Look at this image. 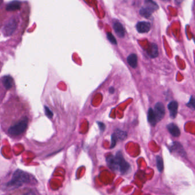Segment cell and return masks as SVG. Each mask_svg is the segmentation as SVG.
Returning a JSON list of instances; mask_svg holds the SVG:
<instances>
[{"label":"cell","mask_w":195,"mask_h":195,"mask_svg":"<svg viewBox=\"0 0 195 195\" xmlns=\"http://www.w3.org/2000/svg\"><path fill=\"white\" fill-rule=\"evenodd\" d=\"M144 4H145L144 7L149 9V11H151L153 13L159 9V6L153 0H145Z\"/></svg>","instance_id":"cell-14"},{"label":"cell","mask_w":195,"mask_h":195,"mask_svg":"<svg viewBox=\"0 0 195 195\" xmlns=\"http://www.w3.org/2000/svg\"><path fill=\"white\" fill-rule=\"evenodd\" d=\"M2 82L5 88L7 90L11 89L13 85V79L9 75L4 77L2 79Z\"/></svg>","instance_id":"cell-12"},{"label":"cell","mask_w":195,"mask_h":195,"mask_svg":"<svg viewBox=\"0 0 195 195\" xmlns=\"http://www.w3.org/2000/svg\"><path fill=\"white\" fill-rule=\"evenodd\" d=\"M162 1H164V2H168V1H170V0H162Z\"/></svg>","instance_id":"cell-28"},{"label":"cell","mask_w":195,"mask_h":195,"mask_svg":"<svg viewBox=\"0 0 195 195\" xmlns=\"http://www.w3.org/2000/svg\"><path fill=\"white\" fill-rule=\"evenodd\" d=\"M113 28L114 31L117 34L119 37L123 38L125 35V30L123 25H122L121 22L116 21L113 23Z\"/></svg>","instance_id":"cell-9"},{"label":"cell","mask_w":195,"mask_h":195,"mask_svg":"<svg viewBox=\"0 0 195 195\" xmlns=\"http://www.w3.org/2000/svg\"><path fill=\"white\" fill-rule=\"evenodd\" d=\"M171 149H172V151L178 152V153H181L182 155H183V153H184L183 152V147L178 142H175V143H174L173 145H172V147H171Z\"/></svg>","instance_id":"cell-16"},{"label":"cell","mask_w":195,"mask_h":195,"mask_svg":"<svg viewBox=\"0 0 195 195\" xmlns=\"http://www.w3.org/2000/svg\"><path fill=\"white\" fill-rule=\"evenodd\" d=\"M179 104L176 101H171L170 103L168 104V109L170 111V116L171 118H175L177 114Z\"/></svg>","instance_id":"cell-7"},{"label":"cell","mask_w":195,"mask_h":195,"mask_svg":"<svg viewBox=\"0 0 195 195\" xmlns=\"http://www.w3.org/2000/svg\"><path fill=\"white\" fill-rule=\"evenodd\" d=\"M187 106L191 109L192 110H195V98L193 96H191L188 103L187 104Z\"/></svg>","instance_id":"cell-21"},{"label":"cell","mask_w":195,"mask_h":195,"mask_svg":"<svg viewBox=\"0 0 195 195\" xmlns=\"http://www.w3.org/2000/svg\"><path fill=\"white\" fill-rule=\"evenodd\" d=\"M152 13L153 12L151 11H149V9L145 7H142V9L140 10V14L146 18H149Z\"/></svg>","instance_id":"cell-17"},{"label":"cell","mask_w":195,"mask_h":195,"mask_svg":"<svg viewBox=\"0 0 195 195\" xmlns=\"http://www.w3.org/2000/svg\"><path fill=\"white\" fill-rule=\"evenodd\" d=\"M168 131L174 137H178L180 135V131L179 128L174 123H170L167 125Z\"/></svg>","instance_id":"cell-10"},{"label":"cell","mask_w":195,"mask_h":195,"mask_svg":"<svg viewBox=\"0 0 195 195\" xmlns=\"http://www.w3.org/2000/svg\"><path fill=\"white\" fill-rule=\"evenodd\" d=\"M18 26L17 18H11L4 25L3 33L5 36H11L13 34Z\"/></svg>","instance_id":"cell-4"},{"label":"cell","mask_w":195,"mask_h":195,"mask_svg":"<svg viewBox=\"0 0 195 195\" xmlns=\"http://www.w3.org/2000/svg\"><path fill=\"white\" fill-rule=\"evenodd\" d=\"M115 134L117 136V139H124L127 136V133L126 132L117 130Z\"/></svg>","instance_id":"cell-19"},{"label":"cell","mask_w":195,"mask_h":195,"mask_svg":"<svg viewBox=\"0 0 195 195\" xmlns=\"http://www.w3.org/2000/svg\"><path fill=\"white\" fill-rule=\"evenodd\" d=\"M109 92L111 94H113V92H115V89H113V87H110Z\"/></svg>","instance_id":"cell-25"},{"label":"cell","mask_w":195,"mask_h":195,"mask_svg":"<svg viewBox=\"0 0 195 195\" xmlns=\"http://www.w3.org/2000/svg\"><path fill=\"white\" fill-rule=\"evenodd\" d=\"M106 162L110 169L119 171L121 174L128 173L130 169V165L125 160L120 151L117 152L115 156L113 155L107 156Z\"/></svg>","instance_id":"cell-1"},{"label":"cell","mask_w":195,"mask_h":195,"mask_svg":"<svg viewBox=\"0 0 195 195\" xmlns=\"http://www.w3.org/2000/svg\"><path fill=\"white\" fill-rule=\"evenodd\" d=\"M29 119L25 117L17 123L11 125L7 129V134L11 137H18L25 132L28 125Z\"/></svg>","instance_id":"cell-3"},{"label":"cell","mask_w":195,"mask_h":195,"mask_svg":"<svg viewBox=\"0 0 195 195\" xmlns=\"http://www.w3.org/2000/svg\"><path fill=\"white\" fill-rule=\"evenodd\" d=\"M98 126H99V127H100V130H101V131H104V129H105V125L103 123H102V122H98Z\"/></svg>","instance_id":"cell-24"},{"label":"cell","mask_w":195,"mask_h":195,"mask_svg":"<svg viewBox=\"0 0 195 195\" xmlns=\"http://www.w3.org/2000/svg\"><path fill=\"white\" fill-rule=\"evenodd\" d=\"M148 121L153 126H155L157 122L154 111L151 108L149 109L148 111Z\"/></svg>","instance_id":"cell-15"},{"label":"cell","mask_w":195,"mask_h":195,"mask_svg":"<svg viewBox=\"0 0 195 195\" xmlns=\"http://www.w3.org/2000/svg\"><path fill=\"white\" fill-rule=\"evenodd\" d=\"M21 2L19 1L14 0L8 3L6 7V10L8 11H16L20 9Z\"/></svg>","instance_id":"cell-8"},{"label":"cell","mask_w":195,"mask_h":195,"mask_svg":"<svg viewBox=\"0 0 195 195\" xmlns=\"http://www.w3.org/2000/svg\"><path fill=\"white\" fill-rule=\"evenodd\" d=\"M31 181L32 178L28 173L21 170H17L14 172L11 180L7 183V185L9 187L17 188Z\"/></svg>","instance_id":"cell-2"},{"label":"cell","mask_w":195,"mask_h":195,"mask_svg":"<svg viewBox=\"0 0 195 195\" xmlns=\"http://www.w3.org/2000/svg\"><path fill=\"white\" fill-rule=\"evenodd\" d=\"M153 111L155 114L157 121L159 122L161 121L163 118L166 113L165 107L163 104L160 102L156 103Z\"/></svg>","instance_id":"cell-5"},{"label":"cell","mask_w":195,"mask_h":195,"mask_svg":"<svg viewBox=\"0 0 195 195\" xmlns=\"http://www.w3.org/2000/svg\"><path fill=\"white\" fill-rule=\"evenodd\" d=\"M35 195V193H34L33 192H28V193H25V195Z\"/></svg>","instance_id":"cell-26"},{"label":"cell","mask_w":195,"mask_h":195,"mask_svg":"<svg viewBox=\"0 0 195 195\" xmlns=\"http://www.w3.org/2000/svg\"><path fill=\"white\" fill-rule=\"evenodd\" d=\"M107 37L109 39V41L113 45H117V39L115 38V37L113 36V34L111 33H107Z\"/></svg>","instance_id":"cell-20"},{"label":"cell","mask_w":195,"mask_h":195,"mask_svg":"<svg viewBox=\"0 0 195 195\" xmlns=\"http://www.w3.org/2000/svg\"><path fill=\"white\" fill-rule=\"evenodd\" d=\"M45 114L46 115V116L49 118H51L53 117V112L50 110V109L48 107H45Z\"/></svg>","instance_id":"cell-23"},{"label":"cell","mask_w":195,"mask_h":195,"mask_svg":"<svg viewBox=\"0 0 195 195\" xmlns=\"http://www.w3.org/2000/svg\"><path fill=\"white\" fill-rule=\"evenodd\" d=\"M147 53L151 58H156L158 56V47L155 43H151L147 49Z\"/></svg>","instance_id":"cell-11"},{"label":"cell","mask_w":195,"mask_h":195,"mask_svg":"<svg viewBox=\"0 0 195 195\" xmlns=\"http://www.w3.org/2000/svg\"><path fill=\"white\" fill-rule=\"evenodd\" d=\"M3 2V0H0V6L1 5V4Z\"/></svg>","instance_id":"cell-27"},{"label":"cell","mask_w":195,"mask_h":195,"mask_svg":"<svg viewBox=\"0 0 195 195\" xmlns=\"http://www.w3.org/2000/svg\"><path fill=\"white\" fill-rule=\"evenodd\" d=\"M156 166L158 171L160 172H162L164 168L163 161L162 158L160 156L156 157Z\"/></svg>","instance_id":"cell-18"},{"label":"cell","mask_w":195,"mask_h":195,"mask_svg":"<svg viewBox=\"0 0 195 195\" xmlns=\"http://www.w3.org/2000/svg\"><path fill=\"white\" fill-rule=\"evenodd\" d=\"M127 63L132 68H136L138 66V57L135 54H131L127 57Z\"/></svg>","instance_id":"cell-13"},{"label":"cell","mask_w":195,"mask_h":195,"mask_svg":"<svg viewBox=\"0 0 195 195\" xmlns=\"http://www.w3.org/2000/svg\"><path fill=\"white\" fill-rule=\"evenodd\" d=\"M136 28L140 33H148L151 29V24L148 22H139L136 26Z\"/></svg>","instance_id":"cell-6"},{"label":"cell","mask_w":195,"mask_h":195,"mask_svg":"<svg viewBox=\"0 0 195 195\" xmlns=\"http://www.w3.org/2000/svg\"><path fill=\"white\" fill-rule=\"evenodd\" d=\"M117 136L115 134V133H113V134L111 136V148H113L115 146L116 144H117Z\"/></svg>","instance_id":"cell-22"}]
</instances>
